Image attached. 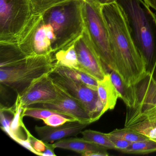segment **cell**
I'll return each instance as SVG.
<instances>
[{"mask_svg":"<svg viewBox=\"0 0 156 156\" xmlns=\"http://www.w3.org/2000/svg\"><path fill=\"white\" fill-rule=\"evenodd\" d=\"M50 76L55 84L83 106L90 114L94 122L98 120L105 113L97 90L55 69L50 73Z\"/></svg>","mask_w":156,"mask_h":156,"instance_id":"ba28073f","label":"cell"},{"mask_svg":"<svg viewBox=\"0 0 156 156\" xmlns=\"http://www.w3.org/2000/svg\"><path fill=\"white\" fill-rule=\"evenodd\" d=\"M55 67L52 54L29 56L21 63L9 67H0V83L20 94L32 82Z\"/></svg>","mask_w":156,"mask_h":156,"instance_id":"277c9868","label":"cell"},{"mask_svg":"<svg viewBox=\"0 0 156 156\" xmlns=\"http://www.w3.org/2000/svg\"><path fill=\"white\" fill-rule=\"evenodd\" d=\"M55 148L72 151L84 156H107V149L82 138H70L57 140L53 144Z\"/></svg>","mask_w":156,"mask_h":156,"instance_id":"9a60e30c","label":"cell"},{"mask_svg":"<svg viewBox=\"0 0 156 156\" xmlns=\"http://www.w3.org/2000/svg\"><path fill=\"white\" fill-rule=\"evenodd\" d=\"M136 105L133 108L140 113H156V83L148 73L135 85Z\"/></svg>","mask_w":156,"mask_h":156,"instance_id":"5bb4252c","label":"cell"},{"mask_svg":"<svg viewBox=\"0 0 156 156\" xmlns=\"http://www.w3.org/2000/svg\"><path fill=\"white\" fill-rule=\"evenodd\" d=\"M83 0H70L53 7L42 14L44 20L53 29L54 53L74 43L85 30Z\"/></svg>","mask_w":156,"mask_h":156,"instance_id":"3957f363","label":"cell"},{"mask_svg":"<svg viewBox=\"0 0 156 156\" xmlns=\"http://www.w3.org/2000/svg\"><path fill=\"white\" fill-rule=\"evenodd\" d=\"M29 142L34 151V154L42 156L48 147V143L34 137L30 133L28 138Z\"/></svg>","mask_w":156,"mask_h":156,"instance_id":"4316f807","label":"cell"},{"mask_svg":"<svg viewBox=\"0 0 156 156\" xmlns=\"http://www.w3.org/2000/svg\"><path fill=\"white\" fill-rule=\"evenodd\" d=\"M90 124L81 121H70L57 126H36L35 130L40 140L45 142L57 141L66 138L77 136Z\"/></svg>","mask_w":156,"mask_h":156,"instance_id":"4fadbf2b","label":"cell"},{"mask_svg":"<svg viewBox=\"0 0 156 156\" xmlns=\"http://www.w3.org/2000/svg\"><path fill=\"white\" fill-rule=\"evenodd\" d=\"M59 95V87L48 73L34 80L20 94L17 95L16 100L25 108L34 104L53 101Z\"/></svg>","mask_w":156,"mask_h":156,"instance_id":"30bf717a","label":"cell"},{"mask_svg":"<svg viewBox=\"0 0 156 156\" xmlns=\"http://www.w3.org/2000/svg\"><path fill=\"white\" fill-rule=\"evenodd\" d=\"M53 29L42 14H34L19 37L17 44L28 56L52 54L55 42Z\"/></svg>","mask_w":156,"mask_h":156,"instance_id":"52a82bcc","label":"cell"},{"mask_svg":"<svg viewBox=\"0 0 156 156\" xmlns=\"http://www.w3.org/2000/svg\"><path fill=\"white\" fill-rule=\"evenodd\" d=\"M56 65L79 69V63L74 43L52 54Z\"/></svg>","mask_w":156,"mask_h":156,"instance_id":"d6986e66","label":"cell"},{"mask_svg":"<svg viewBox=\"0 0 156 156\" xmlns=\"http://www.w3.org/2000/svg\"><path fill=\"white\" fill-rule=\"evenodd\" d=\"M148 73L152 79L156 83V60L152 70Z\"/></svg>","mask_w":156,"mask_h":156,"instance_id":"4dcf8cb0","label":"cell"},{"mask_svg":"<svg viewBox=\"0 0 156 156\" xmlns=\"http://www.w3.org/2000/svg\"><path fill=\"white\" fill-rule=\"evenodd\" d=\"M34 14H43L50 9L70 0H30Z\"/></svg>","mask_w":156,"mask_h":156,"instance_id":"603a6c76","label":"cell"},{"mask_svg":"<svg viewBox=\"0 0 156 156\" xmlns=\"http://www.w3.org/2000/svg\"><path fill=\"white\" fill-rule=\"evenodd\" d=\"M107 134L114 144L115 148V150L120 151L122 152H124L130 146L131 143H132V142L128 141L126 140L110 136V135H108V133H107Z\"/></svg>","mask_w":156,"mask_h":156,"instance_id":"83f0119b","label":"cell"},{"mask_svg":"<svg viewBox=\"0 0 156 156\" xmlns=\"http://www.w3.org/2000/svg\"><path fill=\"white\" fill-rule=\"evenodd\" d=\"M55 70L66 75L74 80L80 82L92 89L97 91L98 81L80 70L55 65Z\"/></svg>","mask_w":156,"mask_h":156,"instance_id":"ffe728a7","label":"cell"},{"mask_svg":"<svg viewBox=\"0 0 156 156\" xmlns=\"http://www.w3.org/2000/svg\"><path fill=\"white\" fill-rule=\"evenodd\" d=\"M101 11L109 32L116 73L129 86L135 85L147 71L131 38L123 11L117 2L101 6Z\"/></svg>","mask_w":156,"mask_h":156,"instance_id":"6da1fadb","label":"cell"},{"mask_svg":"<svg viewBox=\"0 0 156 156\" xmlns=\"http://www.w3.org/2000/svg\"><path fill=\"white\" fill-rule=\"evenodd\" d=\"M57 86L59 87V95L57 99L48 103L34 104L30 107L51 109L77 121L90 124L93 123L94 121L91 115L83 106Z\"/></svg>","mask_w":156,"mask_h":156,"instance_id":"8fae6325","label":"cell"},{"mask_svg":"<svg viewBox=\"0 0 156 156\" xmlns=\"http://www.w3.org/2000/svg\"><path fill=\"white\" fill-rule=\"evenodd\" d=\"M130 35L147 66L152 70L156 60V16L143 0H117Z\"/></svg>","mask_w":156,"mask_h":156,"instance_id":"7a4b0ae2","label":"cell"},{"mask_svg":"<svg viewBox=\"0 0 156 156\" xmlns=\"http://www.w3.org/2000/svg\"><path fill=\"white\" fill-rule=\"evenodd\" d=\"M34 14L30 0H0V42L17 44Z\"/></svg>","mask_w":156,"mask_h":156,"instance_id":"8992f818","label":"cell"},{"mask_svg":"<svg viewBox=\"0 0 156 156\" xmlns=\"http://www.w3.org/2000/svg\"><path fill=\"white\" fill-rule=\"evenodd\" d=\"M128 108L124 128L131 129L156 142V113H140L135 108Z\"/></svg>","mask_w":156,"mask_h":156,"instance_id":"7c38bea8","label":"cell"},{"mask_svg":"<svg viewBox=\"0 0 156 156\" xmlns=\"http://www.w3.org/2000/svg\"><path fill=\"white\" fill-rule=\"evenodd\" d=\"M150 8L153 9L156 12V0H143Z\"/></svg>","mask_w":156,"mask_h":156,"instance_id":"f546056e","label":"cell"},{"mask_svg":"<svg viewBox=\"0 0 156 156\" xmlns=\"http://www.w3.org/2000/svg\"><path fill=\"white\" fill-rule=\"evenodd\" d=\"M83 1H89V0H83Z\"/></svg>","mask_w":156,"mask_h":156,"instance_id":"1f68e13d","label":"cell"},{"mask_svg":"<svg viewBox=\"0 0 156 156\" xmlns=\"http://www.w3.org/2000/svg\"><path fill=\"white\" fill-rule=\"evenodd\" d=\"M97 92L105 112L108 110L114 109L119 97L111 81L109 73L103 80L98 81Z\"/></svg>","mask_w":156,"mask_h":156,"instance_id":"e0dca14e","label":"cell"},{"mask_svg":"<svg viewBox=\"0 0 156 156\" xmlns=\"http://www.w3.org/2000/svg\"><path fill=\"white\" fill-rule=\"evenodd\" d=\"M55 114L59 113L47 108L29 106L24 108L23 115V117L25 116L30 117L43 120L50 116Z\"/></svg>","mask_w":156,"mask_h":156,"instance_id":"d4e9b609","label":"cell"},{"mask_svg":"<svg viewBox=\"0 0 156 156\" xmlns=\"http://www.w3.org/2000/svg\"><path fill=\"white\" fill-rule=\"evenodd\" d=\"M94 2L99 4L100 6L108 5L116 3L117 0H92Z\"/></svg>","mask_w":156,"mask_h":156,"instance_id":"f1b7e54d","label":"cell"},{"mask_svg":"<svg viewBox=\"0 0 156 156\" xmlns=\"http://www.w3.org/2000/svg\"><path fill=\"white\" fill-rule=\"evenodd\" d=\"M44 122L46 125L51 126H57L63 125L70 121H76L75 119L60 114H55L43 119Z\"/></svg>","mask_w":156,"mask_h":156,"instance_id":"484cf974","label":"cell"},{"mask_svg":"<svg viewBox=\"0 0 156 156\" xmlns=\"http://www.w3.org/2000/svg\"><path fill=\"white\" fill-rule=\"evenodd\" d=\"M27 56L17 43L0 42V67L15 66L24 62Z\"/></svg>","mask_w":156,"mask_h":156,"instance_id":"2e32d148","label":"cell"},{"mask_svg":"<svg viewBox=\"0 0 156 156\" xmlns=\"http://www.w3.org/2000/svg\"><path fill=\"white\" fill-rule=\"evenodd\" d=\"M156 152V142L151 140L132 142L124 153L132 154H147Z\"/></svg>","mask_w":156,"mask_h":156,"instance_id":"7402d4cb","label":"cell"},{"mask_svg":"<svg viewBox=\"0 0 156 156\" xmlns=\"http://www.w3.org/2000/svg\"><path fill=\"white\" fill-rule=\"evenodd\" d=\"M108 134L110 136L123 139L131 142L149 140L145 136L126 128L117 129L109 132Z\"/></svg>","mask_w":156,"mask_h":156,"instance_id":"cb8c5ba5","label":"cell"},{"mask_svg":"<svg viewBox=\"0 0 156 156\" xmlns=\"http://www.w3.org/2000/svg\"><path fill=\"white\" fill-rule=\"evenodd\" d=\"M83 138L107 149H115V146L107 133L92 129H86L81 132Z\"/></svg>","mask_w":156,"mask_h":156,"instance_id":"44dd1931","label":"cell"},{"mask_svg":"<svg viewBox=\"0 0 156 156\" xmlns=\"http://www.w3.org/2000/svg\"><path fill=\"white\" fill-rule=\"evenodd\" d=\"M74 44L79 63L78 70L97 81L103 80L109 73L92 45L85 30Z\"/></svg>","mask_w":156,"mask_h":156,"instance_id":"9c48e42d","label":"cell"},{"mask_svg":"<svg viewBox=\"0 0 156 156\" xmlns=\"http://www.w3.org/2000/svg\"><path fill=\"white\" fill-rule=\"evenodd\" d=\"M83 16L86 31L92 45L108 73L116 72L107 26L103 17L101 6L92 0L83 1Z\"/></svg>","mask_w":156,"mask_h":156,"instance_id":"5b68a950","label":"cell"},{"mask_svg":"<svg viewBox=\"0 0 156 156\" xmlns=\"http://www.w3.org/2000/svg\"><path fill=\"white\" fill-rule=\"evenodd\" d=\"M109 73L111 81L118 93L119 98L123 100L127 107L135 108L136 105L135 85L129 86L115 71H112Z\"/></svg>","mask_w":156,"mask_h":156,"instance_id":"ac0fdd59","label":"cell"}]
</instances>
